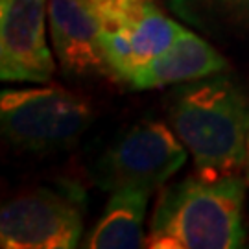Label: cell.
<instances>
[{
  "instance_id": "6da1fadb",
  "label": "cell",
  "mask_w": 249,
  "mask_h": 249,
  "mask_svg": "<svg viewBox=\"0 0 249 249\" xmlns=\"http://www.w3.org/2000/svg\"><path fill=\"white\" fill-rule=\"evenodd\" d=\"M170 127L209 179L236 174L246 164L249 100L227 76L187 81L170 92Z\"/></svg>"
},
{
  "instance_id": "7a4b0ae2",
  "label": "cell",
  "mask_w": 249,
  "mask_h": 249,
  "mask_svg": "<svg viewBox=\"0 0 249 249\" xmlns=\"http://www.w3.org/2000/svg\"><path fill=\"white\" fill-rule=\"evenodd\" d=\"M246 183L238 174L209 179L190 176L160 194L144 248L236 249L246 246L242 205Z\"/></svg>"
},
{
  "instance_id": "3957f363",
  "label": "cell",
  "mask_w": 249,
  "mask_h": 249,
  "mask_svg": "<svg viewBox=\"0 0 249 249\" xmlns=\"http://www.w3.org/2000/svg\"><path fill=\"white\" fill-rule=\"evenodd\" d=\"M92 116L87 100L53 83L0 94L2 133L20 150L67 146L89 127Z\"/></svg>"
},
{
  "instance_id": "277c9868",
  "label": "cell",
  "mask_w": 249,
  "mask_h": 249,
  "mask_svg": "<svg viewBox=\"0 0 249 249\" xmlns=\"http://www.w3.org/2000/svg\"><path fill=\"white\" fill-rule=\"evenodd\" d=\"M83 231L80 190L37 187L0 211L2 249H72Z\"/></svg>"
},
{
  "instance_id": "5b68a950",
  "label": "cell",
  "mask_w": 249,
  "mask_h": 249,
  "mask_svg": "<svg viewBox=\"0 0 249 249\" xmlns=\"http://www.w3.org/2000/svg\"><path fill=\"white\" fill-rule=\"evenodd\" d=\"M187 148L162 122L142 120L127 129L94 164L100 188H157L176 176L187 162Z\"/></svg>"
},
{
  "instance_id": "8992f818",
  "label": "cell",
  "mask_w": 249,
  "mask_h": 249,
  "mask_svg": "<svg viewBox=\"0 0 249 249\" xmlns=\"http://www.w3.org/2000/svg\"><path fill=\"white\" fill-rule=\"evenodd\" d=\"M98 18L100 39L113 78L127 81L159 55L174 37V22L155 0H87Z\"/></svg>"
},
{
  "instance_id": "52a82bcc",
  "label": "cell",
  "mask_w": 249,
  "mask_h": 249,
  "mask_svg": "<svg viewBox=\"0 0 249 249\" xmlns=\"http://www.w3.org/2000/svg\"><path fill=\"white\" fill-rule=\"evenodd\" d=\"M48 0H0V78L45 83L55 63L46 36Z\"/></svg>"
},
{
  "instance_id": "ba28073f",
  "label": "cell",
  "mask_w": 249,
  "mask_h": 249,
  "mask_svg": "<svg viewBox=\"0 0 249 249\" xmlns=\"http://www.w3.org/2000/svg\"><path fill=\"white\" fill-rule=\"evenodd\" d=\"M48 28L63 72L113 76L100 39V24L87 0H48Z\"/></svg>"
},
{
  "instance_id": "9c48e42d",
  "label": "cell",
  "mask_w": 249,
  "mask_h": 249,
  "mask_svg": "<svg viewBox=\"0 0 249 249\" xmlns=\"http://www.w3.org/2000/svg\"><path fill=\"white\" fill-rule=\"evenodd\" d=\"M227 69V59L209 41L183 30L174 45L129 76V87L139 90L160 89L176 83L201 80Z\"/></svg>"
},
{
  "instance_id": "30bf717a",
  "label": "cell",
  "mask_w": 249,
  "mask_h": 249,
  "mask_svg": "<svg viewBox=\"0 0 249 249\" xmlns=\"http://www.w3.org/2000/svg\"><path fill=\"white\" fill-rule=\"evenodd\" d=\"M150 188L124 187L111 192L85 248L89 249H137L144 248V218L150 201Z\"/></svg>"
},
{
  "instance_id": "8fae6325",
  "label": "cell",
  "mask_w": 249,
  "mask_h": 249,
  "mask_svg": "<svg viewBox=\"0 0 249 249\" xmlns=\"http://www.w3.org/2000/svg\"><path fill=\"white\" fill-rule=\"evenodd\" d=\"M170 9L207 36L249 34V0H170Z\"/></svg>"
},
{
  "instance_id": "7c38bea8",
  "label": "cell",
  "mask_w": 249,
  "mask_h": 249,
  "mask_svg": "<svg viewBox=\"0 0 249 249\" xmlns=\"http://www.w3.org/2000/svg\"><path fill=\"white\" fill-rule=\"evenodd\" d=\"M244 170H246V181L249 183V139H248V150H246V164H244Z\"/></svg>"
}]
</instances>
